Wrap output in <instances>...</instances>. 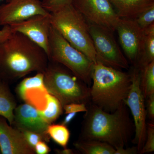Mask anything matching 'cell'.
<instances>
[{"label":"cell","mask_w":154,"mask_h":154,"mask_svg":"<svg viewBox=\"0 0 154 154\" xmlns=\"http://www.w3.org/2000/svg\"><path fill=\"white\" fill-rule=\"evenodd\" d=\"M134 130L127 106L108 112L91 103L84 116L79 140H96L115 149L126 147Z\"/></svg>","instance_id":"1"},{"label":"cell","mask_w":154,"mask_h":154,"mask_svg":"<svg viewBox=\"0 0 154 154\" xmlns=\"http://www.w3.org/2000/svg\"><path fill=\"white\" fill-rule=\"evenodd\" d=\"M49 59L44 50L25 35L14 32L0 43V78L20 79L32 72L44 73Z\"/></svg>","instance_id":"2"},{"label":"cell","mask_w":154,"mask_h":154,"mask_svg":"<svg viewBox=\"0 0 154 154\" xmlns=\"http://www.w3.org/2000/svg\"><path fill=\"white\" fill-rule=\"evenodd\" d=\"M91 103L113 112L124 104L131 84V75L97 61L91 73Z\"/></svg>","instance_id":"3"},{"label":"cell","mask_w":154,"mask_h":154,"mask_svg":"<svg viewBox=\"0 0 154 154\" xmlns=\"http://www.w3.org/2000/svg\"><path fill=\"white\" fill-rule=\"evenodd\" d=\"M50 13L51 26L70 44L96 63V52L87 19L72 5Z\"/></svg>","instance_id":"4"},{"label":"cell","mask_w":154,"mask_h":154,"mask_svg":"<svg viewBox=\"0 0 154 154\" xmlns=\"http://www.w3.org/2000/svg\"><path fill=\"white\" fill-rule=\"evenodd\" d=\"M45 85L49 94L63 106L72 103L87 104L90 100V88L60 64L49 60L44 72Z\"/></svg>","instance_id":"5"},{"label":"cell","mask_w":154,"mask_h":154,"mask_svg":"<svg viewBox=\"0 0 154 154\" xmlns=\"http://www.w3.org/2000/svg\"><path fill=\"white\" fill-rule=\"evenodd\" d=\"M48 57L49 60L66 67L87 85L91 82L94 63L70 44L52 26L49 32Z\"/></svg>","instance_id":"6"},{"label":"cell","mask_w":154,"mask_h":154,"mask_svg":"<svg viewBox=\"0 0 154 154\" xmlns=\"http://www.w3.org/2000/svg\"><path fill=\"white\" fill-rule=\"evenodd\" d=\"M88 22L97 61L118 69L129 68V62L117 44L113 32Z\"/></svg>","instance_id":"7"},{"label":"cell","mask_w":154,"mask_h":154,"mask_svg":"<svg viewBox=\"0 0 154 154\" xmlns=\"http://www.w3.org/2000/svg\"><path fill=\"white\" fill-rule=\"evenodd\" d=\"M134 67L131 73L130 89L124 103L129 108L133 118L134 137L133 143L137 147L138 153L145 142L146 136V111L145 99L140 87V70Z\"/></svg>","instance_id":"8"},{"label":"cell","mask_w":154,"mask_h":154,"mask_svg":"<svg viewBox=\"0 0 154 154\" xmlns=\"http://www.w3.org/2000/svg\"><path fill=\"white\" fill-rule=\"evenodd\" d=\"M72 5L88 22L113 32L121 19L109 0H72Z\"/></svg>","instance_id":"9"},{"label":"cell","mask_w":154,"mask_h":154,"mask_svg":"<svg viewBox=\"0 0 154 154\" xmlns=\"http://www.w3.org/2000/svg\"><path fill=\"white\" fill-rule=\"evenodd\" d=\"M116 31L128 62L137 66L142 53L144 30L134 19L121 18Z\"/></svg>","instance_id":"10"},{"label":"cell","mask_w":154,"mask_h":154,"mask_svg":"<svg viewBox=\"0 0 154 154\" xmlns=\"http://www.w3.org/2000/svg\"><path fill=\"white\" fill-rule=\"evenodd\" d=\"M49 14L40 0H10L0 6V26L22 22L36 15Z\"/></svg>","instance_id":"11"},{"label":"cell","mask_w":154,"mask_h":154,"mask_svg":"<svg viewBox=\"0 0 154 154\" xmlns=\"http://www.w3.org/2000/svg\"><path fill=\"white\" fill-rule=\"evenodd\" d=\"M9 26L14 32L22 33L40 46L48 56L49 32L51 26L50 13L46 15L33 16Z\"/></svg>","instance_id":"12"},{"label":"cell","mask_w":154,"mask_h":154,"mask_svg":"<svg viewBox=\"0 0 154 154\" xmlns=\"http://www.w3.org/2000/svg\"><path fill=\"white\" fill-rule=\"evenodd\" d=\"M17 92L25 103L38 111H43L47 107L49 93L45 85L43 73L37 72L33 76L24 79L18 85Z\"/></svg>","instance_id":"13"},{"label":"cell","mask_w":154,"mask_h":154,"mask_svg":"<svg viewBox=\"0 0 154 154\" xmlns=\"http://www.w3.org/2000/svg\"><path fill=\"white\" fill-rule=\"evenodd\" d=\"M0 152L3 154H35L23 133L0 116Z\"/></svg>","instance_id":"14"},{"label":"cell","mask_w":154,"mask_h":154,"mask_svg":"<svg viewBox=\"0 0 154 154\" xmlns=\"http://www.w3.org/2000/svg\"><path fill=\"white\" fill-rule=\"evenodd\" d=\"M19 130H28L40 134L49 141L47 134L46 123L40 115L39 111L33 106L27 103L19 105L14 111V120L13 125Z\"/></svg>","instance_id":"15"},{"label":"cell","mask_w":154,"mask_h":154,"mask_svg":"<svg viewBox=\"0 0 154 154\" xmlns=\"http://www.w3.org/2000/svg\"><path fill=\"white\" fill-rule=\"evenodd\" d=\"M121 19H134L154 5V0H109Z\"/></svg>","instance_id":"16"},{"label":"cell","mask_w":154,"mask_h":154,"mask_svg":"<svg viewBox=\"0 0 154 154\" xmlns=\"http://www.w3.org/2000/svg\"><path fill=\"white\" fill-rule=\"evenodd\" d=\"M17 107V102L11 93L5 80L0 78V116L7 119L12 125L14 120V111Z\"/></svg>","instance_id":"17"},{"label":"cell","mask_w":154,"mask_h":154,"mask_svg":"<svg viewBox=\"0 0 154 154\" xmlns=\"http://www.w3.org/2000/svg\"><path fill=\"white\" fill-rule=\"evenodd\" d=\"M74 145L83 154H115V149L112 146L99 140L79 139Z\"/></svg>","instance_id":"18"},{"label":"cell","mask_w":154,"mask_h":154,"mask_svg":"<svg viewBox=\"0 0 154 154\" xmlns=\"http://www.w3.org/2000/svg\"><path fill=\"white\" fill-rule=\"evenodd\" d=\"M142 53L137 66L140 69L154 61V24L144 30Z\"/></svg>","instance_id":"19"},{"label":"cell","mask_w":154,"mask_h":154,"mask_svg":"<svg viewBox=\"0 0 154 154\" xmlns=\"http://www.w3.org/2000/svg\"><path fill=\"white\" fill-rule=\"evenodd\" d=\"M41 117L48 124L56 121L63 112V106L58 99L51 94L48 96L47 106L43 111H39Z\"/></svg>","instance_id":"20"},{"label":"cell","mask_w":154,"mask_h":154,"mask_svg":"<svg viewBox=\"0 0 154 154\" xmlns=\"http://www.w3.org/2000/svg\"><path fill=\"white\" fill-rule=\"evenodd\" d=\"M140 70V87L145 99L154 94V61Z\"/></svg>","instance_id":"21"},{"label":"cell","mask_w":154,"mask_h":154,"mask_svg":"<svg viewBox=\"0 0 154 154\" xmlns=\"http://www.w3.org/2000/svg\"><path fill=\"white\" fill-rule=\"evenodd\" d=\"M47 134L50 138L63 148H67L70 132L66 125L62 124L49 125L48 127Z\"/></svg>","instance_id":"22"},{"label":"cell","mask_w":154,"mask_h":154,"mask_svg":"<svg viewBox=\"0 0 154 154\" xmlns=\"http://www.w3.org/2000/svg\"><path fill=\"white\" fill-rule=\"evenodd\" d=\"M134 20L143 30L154 24V5L143 11Z\"/></svg>","instance_id":"23"},{"label":"cell","mask_w":154,"mask_h":154,"mask_svg":"<svg viewBox=\"0 0 154 154\" xmlns=\"http://www.w3.org/2000/svg\"><path fill=\"white\" fill-rule=\"evenodd\" d=\"M154 151V125L152 123L147 125L145 142L138 153L143 154Z\"/></svg>","instance_id":"24"},{"label":"cell","mask_w":154,"mask_h":154,"mask_svg":"<svg viewBox=\"0 0 154 154\" xmlns=\"http://www.w3.org/2000/svg\"><path fill=\"white\" fill-rule=\"evenodd\" d=\"M72 0H43V8L49 13H52L69 5H72Z\"/></svg>","instance_id":"25"},{"label":"cell","mask_w":154,"mask_h":154,"mask_svg":"<svg viewBox=\"0 0 154 154\" xmlns=\"http://www.w3.org/2000/svg\"><path fill=\"white\" fill-rule=\"evenodd\" d=\"M20 131L23 133L29 145L34 149L36 144L40 141H44L46 142H48L46 139L42 135L38 133L24 130Z\"/></svg>","instance_id":"26"},{"label":"cell","mask_w":154,"mask_h":154,"mask_svg":"<svg viewBox=\"0 0 154 154\" xmlns=\"http://www.w3.org/2000/svg\"><path fill=\"white\" fill-rule=\"evenodd\" d=\"M63 111L66 114L71 113L85 112L87 110L86 104L85 103H72L64 105Z\"/></svg>","instance_id":"27"},{"label":"cell","mask_w":154,"mask_h":154,"mask_svg":"<svg viewBox=\"0 0 154 154\" xmlns=\"http://www.w3.org/2000/svg\"><path fill=\"white\" fill-rule=\"evenodd\" d=\"M147 116L149 119L153 120L154 119V94L149 96L146 99Z\"/></svg>","instance_id":"28"},{"label":"cell","mask_w":154,"mask_h":154,"mask_svg":"<svg viewBox=\"0 0 154 154\" xmlns=\"http://www.w3.org/2000/svg\"><path fill=\"white\" fill-rule=\"evenodd\" d=\"M35 153L37 154H47L51 151V149L44 141H40L34 148Z\"/></svg>","instance_id":"29"},{"label":"cell","mask_w":154,"mask_h":154,"mask_svg":"<svg viewBox=\"0 0 154 154\" xmlns=\"http://www.w3.org/2000/svg\"><path fill=\"white\" fill-rule=\"evenodd\" d=\"M13 32L14 31L9 25L3 26L2 28L0 29V43L9 38Z\"/></svg>","instance_id":"30"},{"label":"cell","mask_w":154,"mask_h":154,"mask_svg":"<svg viewBox=\"0 0 154 154\" xmlns=\"http://www.w3.org/2000/svg\"><path fill=\"white\" fill-rule=\"evenodd\" d=\"M138 153L137 147L119 148L115 149V154H136Z\"/></svg>","instance_id":"31"},{"label":"cell","mask_w":154,"mask_h":154,"mask_svg":"<svg viewBox=\"0 0 154 154\" xmlns=\"http://www.w3.org/2000/svg\"><path fill=\"white\" fill-rule=\"evenodd\" d=\"M66 115V116L63 121L62 122L61 124L64 125H68L75 118L76 115L77 113H67Z\"/></svg>","instance_id":"32"},{"label":"cell","mask_w":154,"mask_h":154,"mask_svg":"<svg viewBox=\"0 0 154 154\" xmlns=\"http://www.w3.org/2000/svg\"><path fill=\"white\" fill-rule=\"evenodd\" d=\"M56 152L60 154H73L74 152L71 149H68L67 148H63V149H57Z\"/></svg>","instance_id":"33"},{"label":"cell","mask_w":154,"mask_h":154,"mask_svg":"<svg viewBox=\"0 0 154 154\" xmlns=\"http://www.w3.org/2000/svg\"><path fill=\"white\" fill-rule=\"evenodd\" d=\"M3 1V0H0V2H2V1Z\"/></svg>","instance_id":"34"}]
</instances>
